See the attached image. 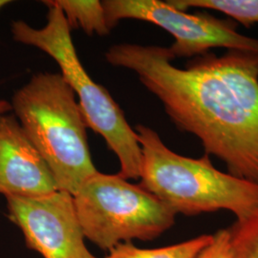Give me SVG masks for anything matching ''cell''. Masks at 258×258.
<instances>
[{
	"label": "cell",
	"instance_id": "cell-3",
	"mask_svg": "<svg viewBox=\"0 0 258 258\" xmlns=\"http://www.w3.org/2000/svg\"><path fill=\"white\" fill-rule=\"evenodd\" d=\"M11 104L57 189L76 194L98 170L88 146V126L72 88L60 73H37L15 93Z\"/></svg>",
	"mask_w": 258,
	"mask_h": 258
},
{
	"label": "cell",
	"instance_id": "cell-4",
	"mask_svg": "<svg viewBox=\"0 0 258 258\" xmlns=\"http://www.w3.org/2000/svg\"><path fill=\"white\" fill-rule=\"evenodd\" d=\"M48 7L47 23L40 29L23 20L12 23L13 37L19 43L34 46L50 55L60 68L61 76L79 98L87 126L104 139L120 161L119 174L127 180H139L142 150L136 131L130 126L119 104L108 91L94 82L82 64L71 28L62 10L54 1H43Z\"/></svg>",
	"mask_w": 258,
	"mask_h": 258
},
{
	"label": "cell",
	"instance_id": "cell-1",
	"mask_svg": "<svg viewBox=\"0 0 258 258\" xmlns=\"http://www.w3.org/2000/svg\"><path fill=\"white\" fill-rule=\"evenodd\" d=\"M105 58L135 72L176 127L201 142L205 154L258 184V53L209 52L178 68L167 48L120 43Z\"/></svg>",
	"mask_w": 258,
	"mask_h": 258
},
{
	"label": "cell",
	"instance_id": "cell-6",
	"mask_svg": "<svg viewBox=\"0 0 258 258\" xmlns=\"http://www.w3.org/2000/svg\"><path fill=\"white\" fill-rule=\"evenodd\" d=\"M102 3L110 30L122 19H137L169 33L174 42L167 49L174 59H191L214 48L258 53V39L240 34L231 19H218L207 13H186L160 0H104Z\"/></svg>",
	"mask_w": 258,
	"mask_h": 258
},
{
	"label": "cell",
	"instance_id": "cell-2",
	"mask_svg": "<svg viewBox=\"0 0 258 258\" xmlns=\"http://www.w3.org/2000/svg\"><path fill=\"white\" fill-rule=\"evenodd\" d=\"M135 131L142 150L139 184L176 215L226 211L243 221L257 210L258 184L217 169L207 154H177L147 125Z\"/></svg>",
	"mask_w": 258,
	"mask_h": 258
},
{
	"label": "cell",
	"instance_id": "cell-12",
	"mask_svg": "<svg viewBox=\"0 0 258 258\" xmlns=\"http://www.w3.org/2000/svg\"><path fill=\"white\" fill-rule=\"evenodd\" d=\"M231 231L232 258H258V209L243 221H235Z\"/></svg>",
	"mask_w": 258,
	"mask_h": 258
},
{
	"label": "cell",
	"instance_id": "cell-9",
	"mask_svg": "<svg viewBox=\"0 0 258 258\" xmlns=\"http://www.w3.org/2000/svg\"><path fill=\"white\" fill-rule=\"evenodd\" d=\"M212 234H201L191 239L160 248L145 249L132 242L122 243L103 258H194L212 240Z\"/></svg>",
	"mask_w": 258,
	"mask_h": 258
},
{
	"label": "cell",
	"instance_id": "cell-11",
	"mask_svg": "<svg viewBox=\"0 0 258 258\" xmlns=\"http://www.w3.org/2000/svg\"><path fill=\"white\" fill-rule=\"evenodd\" d=\"M167 2L184 11L197 8L221 12L247 28L258 23V0H169Z\"/></svg>",
	"mask_w": 258,
	"mask_h": 258
},
{
	"label": "cell",
	"instance_id": "cell-13",
	"mask_svg": "<svg viewBox=\"0 0 258 258\" xmlns=\"http://www.w3.org/2000/svg\"><path fill=\"white\" fill-rule=\"evenodd\" d=\"M194 258H232L230 229H221L213 233L211 242Z\"/></svg>",
	"mask_w": 258,
	"mask_h": 258
},
{
	"label": "cell",
	"instance_id": "cell-14",
	"mask_svg": "<svg viewBox=\"0 0 258 258\" xmlns=\"http://www.w3.org/2000/svg\"><path fill=\"white\" fill-rule=\"evenodd\" d=\"M9 3L10 1L8 0H0V10L4 8ZM9 111H13L11 102L4 101V100H0V117L6 115Z\"/></svg>",
	"mask_w": 258,
	"mask_h": 258
},
{
	"label": "cell",
	"instance_id": "cell-8",
	"mask_svg": "<svg viewBox=\"0 0 258 258\" xmlns=\"http://www.w3.org/2000/svg\"><path fill=\"white\" fill-rule=\"evenodd\" d=\"M57 189L54 176L16 116L0 117V194L34 198Z\"/></svg>",
	"mask_w": 258,
	"mask_h": 258
},
{
	"label": "cell",
	"instance_id": "cell-7",
	"mask_svg": "<svg viewBox=\"0 0 258 258\" xmlns=\"http://www.w3.org/2000/svg\"><path fill=\"white\" fill-rule=\"evenodd\" d=\"M7 215L29 249L43 258H98L85 244L72 194L56 190L34 197H7Z\"/></svg>",
	"mask_w": 258,
	"mask_h": 258
},
{
	"label": "cell",
	"instance_id": "cell-10",
	"mask_svg": "<svg viewBox=\"0 0 258 258\" xmlns=\"http://www.w3.org/2000/svg\"><path fill=\"white\" fill-rule=\"evenodd\" d=\"M55 5L62 10L71 28L81 27L91 36H106L110 33L102 1L98 0H55Z\"/></svg>",
	"mask_w": 258,
	"mask_h": 258
},
{
	"label": "cell",
	"instance_id": "cell-5",
	"mask_svg": "<svg viewBox=\"0 0 258 258\" xmlns=\"http://www.w3.org/2000/svg\"><path fill=\"white\" fill-rule=\"evenodd\" d=\"M73 198L85 238L102 250L134 240L156 239L175 224V213L165 204L119 173L98 171Z\"/></svg>",
	"mask_w": 258,
	"mask_h": 258
}]
</instances>
